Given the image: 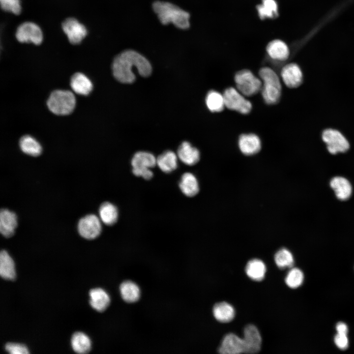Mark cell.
Instances as JSON below:
<instances>
[{"instance_id":"obj_1","label":"cell","mask_w":354,"mask_h":354,"mask_svg":"<svg viewBox=\"0 0 354 354\" xmlns=\"http://www.w3.org/2000/svg\"><path fill=\"white\" fill-rule=\"evenodd\" d=\"M134 68L143 77L149 76L152 71L151 65L148 59L133 50L121 53L115 58L112 64L114 76L118 81L124 84H131L135 81Z\"/></svg>"},{"instance_id":"obj_2","label":"cell","mask_w":354,"mask_h":354,"mask_svg":"<svg viewBox=\"0 0 354 354\" xmlns=\"http://www.w3.org/2000/svg\"><path fill=\"white\" fill-rule=\"evenodd\" d=\"M153 9L163 24L172 23L181 29L189 27V13L177 6L168 2L157 1L153 4Z\"/></svg>"},{"instance_id":"obj_3","label":"cell","mask_w":354,"mask_h":354,"mask_svg":"<svg viewBox=\"0 0 354 354\" xmlns=\"http://www.w3.org/2000/svg\"><path fill=\"white\" fill-rule=\"evenodd\" d=\"M262 81L261 94L266 103L274 105L279 102L282 92V85L277 74L269 67H264L259 71Z\"/></svg>"},{"instance_id":"obj_4","label":"cell","mask_w":354,"mask_h":354,"mask_svg":"<svg viewBox=\"0 0 354 354\" xmlns=\"http://www.w3.org/2000/svg\"><path fill=\"white\" fill-rule=\"evenodd\" d=\"M49 109L58 115H67L74 109L76 99L74 94L69 90H56L52 92L48 100Z\"/></svg>"},{"instance_id":"obj_5","label":"cell","mask_w":354,"mask_h":354,"mask_svg":"<svg viewBox=\"0 0 354 354\" xmlns=\"http://www.w3.org/2000/svg\"><path fill=\"white\" fill-rule=\"evenodd\" d=\"M236 89L246 97H250L261 91L262 81L248 69L237 72L234 77Z\"/></svg>"},{"instance_id":"obj_6","label":"cell","mask_w":354,"mask_h":354,"mask_svg":"<svg viewBox=\"0 0 354 354\" xmlns=\"http://www.w3.org/2000/svg\"><path fill=\"white\" fill-rule=\"evenodd\" d=\"M131 164L132 172L135 176L149 180L153 176L151 169L156 165V158L150 152L139 151L133 156Z\"/></svg>"},{"instance_id":"obj_7","label":"cell","mask_w":354,"mask_h":354,"mask_svg":"<svg viewBox=\"0 0 354 354\" xmlns=\"http://www.w3.org/2000/svg\"><path fill=\"white\" fill-rule=\"evenodd\" d=\"M321 138L330 154L344 153L350 149L349 141L338 129L333 128H325L322 131Z\"/></svg>"},{"instance_id":"obj_8","label":"cell","mask_w":354,"mask_h":354,"mask_svg":"<svg viewBox=\"0 0 354 354\" xmlns=\"http://www.w3.org/2000/svg\"><path fill=\"white\" fill-rule=\"evenodd\" d=\"M225 107L243 115L250 113L252 109L251 102L236 88L229 87L223 93Z\"/></svg>"},{"instance_id":"obj_9","label":"cell","mask_w":354,"mask_h":354,"mask_svg":"<svg viewBox=\"0 0 354 354\" xmlns=\"http://www.w3.org/2000/svg\"><path fill=\"white\" fill-rule=\"evenodd\" d=\"M16 37L22 43H32L39 45L43 40V34L40 27L32 22H25L17 29Z\"/></svg>"},{"instance_id":"obj_10","label":"cell","mask_w":354,"mask_h":354,"mask_svg":"<svg viewBox=\"0 0 354 354\" xmlns=\"http://www.w3.org/2000/svg\"><path fill=\"white\" fill-rule=\"evenodd\" d=\"M78 230L83 237L94 239L100 234L102 226L100 221L94 214H88L81 218L78 224Z\"/></svg>"},{"instance_id":"obj_11","label":"cell","mask_w":354,"mask_h":354,"mask_svg":"<svg viewBox=\"0 0 354 354\" xmlns=\"http://www.w3.org/2000/svg\"><path fill=\"white\" fill-rule=\"evenodd\" d=\"M285 86L290 88L300 87L303 81V74L300 67L296 63L292 62L284 66L280 74Z\"/></svg>"},{"instance_id":"obj_12","label":"cell","mask_w":354,"mask_h":354,"mask_svg":"<svg viewBox=\"0 0 354 354\" xmlns=\"http://www.w3.org/2000/svg\"><path fill=\"white\" fill-rule=\"evenodd\" d=\"M245 354H256L261 350L262 339L260 331L253 324L246 325L243 330Z\"/></svg>"},{"instance_id":"obj_13","label":"cell","mask_w":354,"mask_h":354,"mask_svg":"<svg viewBox=\"0 0 354 354\" xmlns=\"http://www.w3.org/2000/svg\"><path fill=\"white\" fill-rule=\"evenodd\" d=\"M62 29L69 42L73 44H79L87 34L86 27L72 18H68L63 22Z\"/></svg>"},{"instance_id":"obj_14","label":"cell","mask_w":354,"mask_h":354,"mask_svg":"<svg viewBox=\"0 0 354 354\" xmlns=\"http://www.w3.org/2000/svg\"><path fill=\"white\" fill-rule=\"evenodd\" d=\"M245 350L243 339L230 333L223 337L218 352L221 354H239L245 353Z\"/></svg>"},{"instance_id":"obj_15","label":"cell","mask_w":354,"mask_h":354,"mask_svg":"<svg viewBox=\"0 0 354 354\" xmlns=\"http://www.w3.org/2000/svg\"><path fill=\"white\" fill-rule=\"evenodd\" d=\"M238 145L241 152L246 155L257 153L261 148V141L259 137L254 133L242 134L238 140Z\"/></svg>"},{"instance_id":"obj_16","label":"cell","mask_w":354,"mask_h":354,"mask_svg":"<svg viewBox=\"0 0 354 354\" xmlns=\"http://www.w3.org/2000/svg\"><path fill=\"white\" fill-rule=\"evenodd\" d=\"M17 225L15 213L7 209H1L0 212V231L1 235L6 237L12 236Z\"/></svg>"},{"instance_id":"obj_17","label":"cell","mask_w":354,"mask_h":354,"mask_svg":"<svg viewBox=\"0 0 354 354\" xmlns=\"http://www.w3.org/2000/svg\"><path fill=\"white\" fill-rule=\"evenodd\" d=\"M177 155L181 161L189 166L196 164L200 158L199 150L186 141L182 142L178 147Z\"/></svg>"},{"instance_id":"obj_18","label":"cell","mask_w":354,"mask_h":354,"mask_svg":"<svg viewBox=\"0 0 354 354\" xmlns=\"http://www.w3.org/2000/svg\"><path fill=\"white\" fill-rule=\"evenodd\" d=\"M266 52L272 59L278 61H285L290 56V50L285 42L280 39H275L268 43Z\"/></svg>"},{"instance_id":"obj_19","label":"cell","mask_w":354,"mask_h":354,"mask_svg":"<svg viewBox=\"0 0 354 354\" xmlns=\"http://www.w3.org/2000/svg\"><path fill=\"white\" fill-rule=\"evenodd\" d=\"M330 185L338 199L345 201L351 197L352 187L349 181L346 178L335 177L331 180Z\"/></svg>"},{"instance_id":"obj_20","label":"cell","mask_w":354,"mask_h":354,"mask_svg":"<svg viewBox=\"0 0 354 354\" xmlns=\"http://www.w3.org/2000/svg\"><path fill=\"white\" fill-rule=\"evenodd\" d=\"M70 86L76 93L83 95H88L92 90L93 86L91 81L85 74L76 73L71 77Z\"/></svg>"},{"instance_id":"obj_21","label":"cell","mask_w":354,"mask_h":354,"mask_svg":"<svg viewBox=\"0 0 354 354\" xmlns=\"http://www.w3.org/2000/svg\"><path fill=\"white\" fill-rule=\"evenodd\" d=\"M212 312L215 319L223 323L230 322L235 316V309L226 301L215 303L213 307Z\"/></svg>"},{"instance_id":"obj_22","label":"cell","mask_w":354,"mask_h":354,"mask_svg":"<svg viewBox=\"0 0 354 354\" xmlns=\"http://www.w3.org/2000/svg\"><path fill=\"white\" fill-rule=\"evenodd\" d=\"M178 185L182 193L187 197H193L199 191V183L196 177L189 172L182 175Z\"/></svg>"},{"instance_id":"obj_23","label":"cell","mask_w":354,"mask_h":354,"mask_svg":"<svg viewBox=\"0 0 354 354\" xmlns=\"http://www.w3.org/2000/svg\"><path fill=\"white\" fill-rule=\"evenodd\" d=\"M89 303L91 307L99 312L104 311L109 306L110 298L103 289L96 288L89 291Z\"/></svg>"},{"instance_id":"obj_24","label":"cell","mask_w":354,"mask_h":354,"mask_svg":"<svg viewBox=\"0 0 354 354\" xmlns=\"http://www.w3.org/2000/svg\"><path fill=\"white\" fill-rule=\"evenodd\" d=\"M266 270V266L265 263L258 259H253L249 260L245 268L247 275L250 279L256 281H261L264 278Z\"/></svg>"},{"instance_id":"obj_25","label":"cell","mask_w":354,"mask_h":354,"mask_svg":"<svg viewBox=\"0 0 354 354\" xmlns=\"http://www.w3.org/2000/svg\"><path fill=\"white\" fill-rule=\"evenodd\" d=\"M177 155L172 151L167 150L156 158V164L164 173H170L177 167Z\"/></svg>"},{"instance_id":"obj_26","label":"cell","mask_w":354,"mask_h":354,"mask_svg":"<svg viewBox=\"0 0 354 354\" xmlns=\"http://www.w3.org/2000/svg\"><path fill=\"white\" fill-rule=\"evenodd\" d=\"M0 275L6 280H13L16 277L14 262L5 250L0 253Z\"/></svg>"},{"instance_id":"obj_27","label":"cell","mask_w":354,"mask_h":354,"mask_svg":"<svg viewBox=\"0 0 354 354\" xmlns=\"http://www.w3.org/2000/svg\"><path fill=\"white\" fill-rule=\"evenodd\" d=\"M99 214L101 220L107 225H114L118 219V209L116 206L110 202H104L101 204Z\"/></svg>"},{"instance_id":"obj_28","label":"cell","mask_w":354,"mask_h":354,"mask_svg":"<svg viewBox=\"0 0 354 354\" xmlns=\"http://www.w3.org/2000/svg\"><path fill=\"white\" fill-rule=\"evenodd\" d=\"M206 104L208 109L212 113L221 112L225 107L223 94L215 90L208 92L206 97Z\"/></svg>"},{"instance_id":"obj_29","label":"cell","mask_w":354,"mask_h":354,"mask_svg":"<svg viewBox=\"0 0 354 354\" xmlns=\"http://www.w3.org/2000/svg\"><path fill=\"white\" fill-rule=\"evenodd\" d=\"M120 292L123 299L129 303L137 301L140 296V290L135 283L125 281L120 286Z\"/></svg>"},{"instance_id":"obj_30","label":"cell","mask_w":354,"mask_h":354,"mask_svg":"<svg viewBox=\"0 0 354 354\" xmlns=\"http://www.w3.org/2000/svg\"><path fill=\"white\" fill-rule=\"evenodd\" d=\"M20 147L22 151L28 155L37 156L42 151V148L38 142L33 137L25 135L20 140Z\"/></svg>"},{"instance_id":"obj_31","label":"cell","mask_w":354,"mask_h":354,"mask_svg":"<svg viewBox=\"0 0 354 354\" xmlns=\"http://www.w3.org/2000/svg\"><path fill=\"white\" fill-rule=\"evenodd\" d=\"M71 345L75 352L79 354H86L90 350L91 342L85 334L77 332L72 337Z\"/></svg>"},{"instance_id":"obj_32","label":"cell","mask_w":354,"mask_h":354,"mask_svg":"<svg viewBox=\"0 0 354 354\" xmlns=\"http://www.w3.org/2000/svg\"><path fill=\"white\" fill-rule=\"evenodd\" d=\"M261 19L273 18L278 15V5L275 0H262V3L256 7Z\"/></svg>"},{"instance_id":"obj_33","label":"cell","mask_w":354,"mask_h":354,"mask_svg":"<svg viewBox=\"0 0 354 354\" xmlns=\"http://www.w3.org/2000/svg\"><path fill=\"white\" fill-rule=\"evenodd\" d=\"M274 261L276 266L281 269L292 268L295 263L293 254L285 248H282L276 252L274 255Z\"/></svg>"},{"instance_id":"obj_34","label":"cell","mask_w":354,"mask_h":354,"mask_svg":"<svg viewBox=\"0 0 354 354\" xmlns=\"http://www.w3.org/2000/svg\"><path fill=\"white\" fill-rule=\"evenodd\" d=\"M303 281V273L297 267L292 268L285 278L286 284L291 289L298 288L302 284Z\"/></svg>"},{"instance_id":"obj_35","label":"cell","mask_w":354,"mask_h":354,"mask_svg":"<svg viewBox=\"0 0 354 354\" xmlns=\"http://www.w3.org/2000/svg\"><path fill=\"white\" fill-rule=\"evenodd\" d=\"M1 8L14 14H19L21 11L20 0H0Z\"/></svg>"},{"instance_id":"obj_36","label":"cell","mask_w":354,"mask_h":354,"mask_svg":"<svg viewBox=\"0 0 354 354\" xmlns=\"http://www.w3.org/2000/svg\"><path fill=\"white\" fill-rule=\"evenodd\" d=\"M5 349L11 354H27L29 353L27 347L20 344L7 343L5 346Z\"/></svg>"},{"instance_id":"obj_37","label":"cell","mask_w":354,"mask_h":354,"mask_svg":"<svg viewBox=\"0 0 354 354\" xmlns=\"http://www.w3.org/2000/svg\"><path fill=\"white\" fill-rule=\"evenodd\" d=\"M334 342L336 346L341 350H346L349 345L347 335L337 333L334 337Z\"/></svg>"},{"instance_id":"obj_38","label":"cell","mask_w":354,"mask_h":354,"mask_svg":"<svg viewBox=\"0 0 354 354\" xmlns=\"http://www.w3.org/2000/svg\"><path fill=\"white\" fill-rule=\"evenodd\" d=\"M335 328L337 333L346 335L348 334L349 330L348 325L343 322L338 323L335 326Z\"/></svg>"}]
</instances>
